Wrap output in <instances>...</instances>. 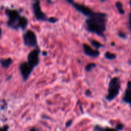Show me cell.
Returning a JSON list of instances; mask_svg holds the SVG:
<instances>
[{
  "label": "cell",
  "mask_w": 131,
  "mask_h": 131,
  "mask_svg": "<svg viewBox=\"0 0 131 131\" xmlns=\"http://www.w3.org/2000/svg\"><path fill=\"white\" fill-rule=\"evenodd\" d=\"M107 15L104 13L95 12L86 20V28L87 31L96 34L99 37H104V33L106 30Z\"/></svg>",
  "instance_id": "6da1fadb"
},
{
  "label": "cell",
  "mask_w": 131,
  "mask_h": 131,
  "mask_svg": "<svg viewBox=\"0 0 131 131\" xmlns=\"http://www.w3.org/2000/svg\"><path fill=\"white\" fill-rule=\"evenodd\" d=\"M120 88L121 84L119 78L117 77L112 78L109 82V86H108L106 99L108 101H112L115 99L119 95Z\"/></svg>",
  "instance_id": "7a4b0ae2"
},
{
  "label": "cell",
  "mask_w": 131,
  "mask_h": 131,
  "mask_svg": "<svg viewBox=\"0 0 131 131\" xmlns=\"http://www.w3.org/2000/svg\"><path fill=\"white\" fill-rule=\"evenodd\" d=\"M5 13L8 17L7 25L13 29L17 30L19 29V21H20L21 16L19 14V12L15 10L6 9Z\"/></svg>",
  "instance_id": "3957f363"
},
{
  "label": "cell",
  "mask_w": 131,
  "mask_h": 131,
  "mask_svg": "<svg viewBox=\"0 0 131 131\" xmlns=\"http://www.w3.org/2000/svg\"><path fill=\"white\" fill-rule=\"evenodd\" d=\"M23 42L25 46L37 47V38L35 33L32 30H28L23 34Z\"/></svg>",
  "instance_id": "277c9868"
},
{
  "label": "cell",
  "mask_w": 131,
  "mask_h": 131,
  "mask_svg": "<svg viewBox=\"0 0 131 131\" xmlns=\"http://www.w3.org/2000/svg\"><path fill=\"white\" fill-rule=\"evenodd\" d=\"M39 54L40 50L38 47H37L35 49L32 50L31 52H30L28 55V57H27V63L33 69L39 63Z\"/></svg>",
  "instance_id": "5b68a950"
},
{
  "label": "cell",
  "mask_w": 131,
  "mask_h": 131,
  "mask_svg": "<svg viewBox=\"0 0 131 131\" xmlns=\"http://www.w3.org/2000/svg\"><path fill=\"white\" fill-rule=\"evenodd\" d=\"M33 14H34L35 17L36 19L38 20H42V21H47L48 18L46 17L45 14H44L43 12L42 11L41 9V5H40V2L39 1H36L33 4Z\"/></svg>",
  "instance_id": "8992f818"
},
{
  "label": "cell",
  "mask_w": 131,
  "mask_h": 131,
  "mask_svg": "<svg viewBox=\"0 0 131 131\" xmlns=\"http://www.w3.org/2000/svg\"><path fill=\"white\" fill-rule=\"evenodd\" d=\"M33 70V68L30 66L27 62H23L19 66V71L24 82L28 80Z\"/></svg>",
  "instance_id": "52a82bcc"
},
{
  "label": "cell",
  "mask_w": 131,
  "mask_h": 131,
  "mask_svg": "<svg viewBox=\"0 0 131 131\" xmlns=\"http://www.w3.org/2000/svg\"><path fill=\"white\" fill-rule=\"evenodd\" d=\"M72 5H73V6H74V8L77 11L79 12L80 13H81V14H83V15H85L86 17H89L93 12V11L91 9H90L89 8L85 6V5H82V4L73 3Z\"/></svg>",
  "instance_id": "ba28073f"
},
{
  "label": "cell",
  "mask_w": 131,
  "mask_h": 131,
  "mask_svg": "<svg viewBox=\"0 0 131 131\" xmlns=\"http://www.w3.org/2000/svg\"><path fill=\"white\" fill-rule=\"evenodd\" d=\"M83 49L85 54L88 56H90V57L96 58L100 55V52L97 49H93L89 45L86 44V43H83Z\"/></svg>",
  "instance_id": "9c48e42d"
},
{
  "label": "cell",
  "mask_w": 131,
  "mask_h": 131,
  "mask_svg": "<svg viewBox=\"0 0 131 131\" xmlns=\"http://www.w3.org/2000/svg\"><path fill=\"white\" fill-rule=\"evenodd\" d=\"M123 102L129 104L131 101V81H128L127 83V89H126L125 92L124 96L123 98Z\"/></svg>",
  "instance_id": "30bf717a"
},
{
  "label": "cell",
  "mask_w": 131,
  "mask_h": 131,
  "mask_svg": "<svg viewBox=\"0 0 131 131\" xmlns=\"http://www.w3.org/2000/svg\"><path fill=\"white\" fill-rule=\"evenodd\" d=\"M28 24V19L25 17H22L20 19V21H19V28H21L23 30H26L27 26Z\"/></svg>",
  "instance_id": "8fae6325"
},
{
  "label": "cell",
  "mask_w": 131,
  "mask_h": 131,
  "mask_svg": "<svg viewBox=\"0 0 131 131\" xmlns=\"http://www.w3.org/2000/svg\"><path fill=\"white\" fill-rule=\"evenodd\" d=\"M0 63L3 67L5 68V69H8L12 63V60L11 58L2 59V60H0Z\"/></svg>",
  "instance_id": "7c38bea8"
},
{
  "label": "cell",
  "mask_w": 131,
  "mask_h": 131,
  "mask_svg": "<svg viewBox=\"0 0 131 131\" xmlns=\"http://www.w3.org/2000/svg\"><path fill=\"white\" fill-rule=\"evenodd\" d=\"M90 43H91V46L95 47L96 49H98L104 47V45H102L100 42H99L98 41L95 40H90Z\"/></svg>",
  "instance_id": "4fadbf2b"
},
{
  "label": "cell",
  "mask_w": 131,
  "mask_h": 131,
  "mask_svg": "<svg viewBox=\"0 0 131 131\" xmlns=\"http://www.w3.org/2000/svg\"><path fill=\"white\" fill-rule=\"evenodd\" d=\"M104 57L108 60H113L116 58V55L110 52H106L104 54Z\"/></svg>",
  "instance_id": "5bb4252c"
},
{
  "label": "cell",
  "mask_w": 131,
  "mask_h": 131,
  "mask_svg": "<svg viewBox=\"0 0 131 131\" xmlns=\"http://www.w3.org/2000/svg\"><path fill=\"white\" fill-rule=\"evenodd\" d=\"M116 8L118 10V11L119 12V13L120 14H125V10H123V5L121 2L118 1V2L116 3Z\"/></svg>",
  "instance_id": "9a60e30c"
},
{
  "label": "cell",
  "mask_w": 131,
  "mask_h": 131,
  "mask_svg": "<svg viewBox=\"0 0 131 131\" xmlns=\"http://www.w3.org/2000/svg\"><path fill=\"white\" fill-rule=\"evenodd\" d=\"M95 67H96V65L95 63H88L86 66V72H90L93 69H95Z\"/></svg>",
  "instance_id": "2e32d148"
},
{
  "label": "cell",
  "mask_w": 131,
  "mask_h": 131,
  "mask_svg": "<svg viewBox=\"0 0 131 131\" xmlns=\"http://www.w3.org/2000/svg\"><path fill=\"white\" fill-rule=\"evenodd\" d=\"M57 21L58 19H57V18L55 17H50L48 18V22H49V23H55Z\"/></svg>",
  "instance_id": "e0dca14e"
},
{
  "label": "cell",
  "mask_w": 131,
  "mask_h": 131,
  "mask_svg": "<svg viewBox=\"0 0 131 131\" xmlns=\"http://www.w3.org/2000/svg\"><path fill=\"white\" fill-rule=\"evenodd\" d=\"M123 127H124V125L122 124H118V125H116V130L118 131L121 130L123 129Z\"/></svg>",
  "instance_id": "ac0fdd59"
},
{
  "label": "cell",
  "mask_w": 131,
  "mask_h": 131,
  "mask_svg": "<svg viewBox=\"0 0 131 131\" xmlns=\"http://www.w3.org/2000/svg\"><path fill=\"white\" fill-rule=\"evenodd\" d=\"M118 35H119V37L123 38V39H125V38H127V36H126V35L124 33H122V32H119V33H118Z\"/></svg>",
  "instance_id": "d6986e66"
},
{
  "label": "cell",
  "mask_w": 131,
  "mask_h": 131,
  "mask_svg": "<svg viewBox=\"0 0 131 131\" xmlns=\"http://www.w3.org/2000/svg\"><path fill=\"white\" fill-rule=\"evenodd\" d=\"M8 125H5V126L3 127L0 129V131H8Z\"/></svg>",
  "instance_id": "ffe728a7"
},
{
  "label": "cell",
  "mask_w": 131,
  "mask_h": 131,
  "mask_svg": "<svg viewBox=\"0 0 131 131\" xmlns=\"http://www.w3.org/2000/svg\"><path fill=\"white\" fill-rule=\"evenodd\" d=\"M95 130H96V131H104V129H102V128H101V127H100V126H98V125H97V126L95 127Z\"/></svg>",
  "instance_id": "44dd1931"
},
{
  "label": "cell",
  "mask_w": 131,
  "mask_h": 131,
  "mask_svg": "<svg viewBox=\"0 0 131 131\" xmlns=\"http://www.w3.org/2000/svg\"><path fill=\"white\" fill-rule=\"evenodd\" d=\"M128 27L131 32V13L129 14V20H128Z\"/></svg>",
  "instance_id": "7402d4cb"
},
{
  "label": "cell",
  "mask_w": 131,
  "mask_h": 131,
  "mask_svg": "<svg viewBox=\"0 0 131 131\" xmlns=\"http://www.w3.org/2000/svg\"><path fill=\"white\" fill-rule=\"evenodd\" d=\"M72 123H73V121H72V120H69V121L66 124V127H70Z\"/></svg>",
  "instance_id": "603a6c76"
},
{
  "label": "cell",
  "mask_w": 131,
  "mask_h": 131,
  "mask_svg": "<svg viewBox=\"0 0 131 131\" xmlns=\"http://www.w3.org/2000/svg\"><path fill=\"white\" fill-rule=\"evenodd\" d=\"M104 131H118L116 129H110V128H106V129H104Z\"/></svg>",
  "instance_id": "cb8c5ba5"
},
{
  "label": "cell",
  "mask_w": 131,
  "mask_h": 131,
  "mask_svg": "<svg viewBox=\"0 0 131 131\" xmlns=\"http://www.w3.org/2000/svg\"><path fill=\"white\" fill-rule=\"evenodd\" d=\"M91 92H90V91L89 90H88L86 91V96H88V97H89V96L91 95Z\"/></svg>",
  "instance_id": "d4e9b609"
},
{
  "label": "cell",
  "mask_w": 131,
  "mask_h": 131,
  "mask_svg": "<svg viewBox=\"0 0 131 131\" xmlns=\"http://www.w3.org/2000/svg\"><path fill=\"white\" fill-rule=\"evenodd\" d=\"M30 131H39V130L38 128L33 127V128H32V129H30Z\"/></svg>",
  "instance_id": "484cf974"
},
{
  "label": "cell",
  "mask_w": 131,
  "mask_h": 131,
  "mask_svg": "<svg viewBox=\"0 0 131 131\" xmlns=\"http://www.w3.org/2000/svg\"><path fill=\"white\" fill-rule=\"evenodd\" d=\"M66 1H68V3H69L71 4H73V3H74V1L73 0H66Z\"/></svg>",
  "instance_id": "4316f807"
},
{
  "label": "cell",
  "mask_w": 131,
  "mask_h": 131,
  "mask_svg": "<svg viewBox=\"0 0 131 131\" xmlns=\"http://www.w3.org/2000/svg\"><path fill=\"white\" fill-rule=\"evenodd\" d=\"M42 54H43V56H46V55H47V52H43V53H42Z\"/></svg>",
  "instance_id": "83f0119b"
},
{
  "label": "cell",
  "mask_w": 131,
  "mask_h": 131,
  "mask_svg": "<svg viewBox=\"0 0 131 131\" xmlns=\"http://www.w3.org/2000/svg\"><path fill=\"white\" fill-rule=\"evenodd\" d=\"M1 29L0 28V38H1Z\"/></svg>",
  "instance_id": "f1b7e54d"
},
{
  "label": "cell",
  "mask_w": 131,
  "mask_h": 131,
  "mask_svg": "<svg viewBox=\"0 0 131 131\" xmlns=\"http://www.w3.org/2000/svg\"><path fill=\"white\" fill-rule=\"evenodd\" d=\"M129 104H130V106H131V101H130V102H129Z\"/></svg>",
  "instance_id": "f546056e"
},
{
  "label": "cell",
  "mask_w": 131,
  "mask_h": 131,
  "mask_svg": "<svg viewBox=\"0 0 131 131\" xmlns=\"http://www.w3.org/2000/svg\"><path fill=\"white\" fill-rule=\"evenodd\" d=\"M130 6H131V0H130Z\"/></svg>",
  "instance_id": "4dcf8cb0"
},
{
  "label": "cell",
  "mask_w": 131,
  "mask_h": 131,
  "mask_svg": "<svg viewBox=\"0 0 131 131\" xmlns=\"http://www.w3.org/2000/svg\"><path fill=\"white\" fill-rule=\"evenodd\" d=\"M130 65H131V61H130Z\"/></svg>",
  "instance_id": "1f68e13d"
}]
</instances>
